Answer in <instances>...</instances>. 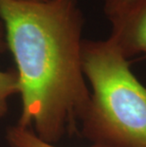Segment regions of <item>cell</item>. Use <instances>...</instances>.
<instances>
[{"label": "cell", "mask_w": 146, "mask_h": 147, "mask_svg": "<svg viewBox=\"0 0 146 147\" xmlns=\"http://www.w3.org/2000/svg\"><path fill=\"white\" fill-rule=\"evenodd\" d=\"M0 22L17 67L18 125L52 144L76 132L90 100L79 0H0Z\"/></svg>", "instance_id": "1"}, {"label": "cell", "mask_w": 146, "mask_h": 147, "mask_svg": "<svg viewBox=\"0 0 146 147\" xmlns=\"http://www.w3.org/2000/svg\"><path fill=\"white\" fill-rule=\"evenodd\" d=\"M82 65L91 86L81 132L100 147H146V86L109 38L83 39Z\"/></svg>", "instance_id": "2"}, {"label": "cell", "mask_w": 146, "mask_h": 147, "mask_svg": "<svg viewBox=\"0 0 146 147\" xmlns=\"http://www.w3.org/2000/svg\"><path fill=\"white\" fill-rule=\"evenodd\" d=\"M106 18L111 24L108 38L126 58L146 57V0H129Z\"/></svg>", "instance_id": "3"}, {"label": "cell", "mask_w": 146, "mask_h": 147, "mask_svg": "<svg viewBox=\"0 0 146 147\" xmlns=\"http://www.w3.org/2000/svg\"><path fill=\"white\" fill-rule=\"evenodd\" d=\"M7 140L11 147H57L40 139L32 129L21 127L18 124L8 130ZM91 147L100 146L92 145Z\"/></svg>", "instance_id": "4"}, {"label": "cell", "mask_w": 146, "mask_h": 147, "mask_svg": "<svg viewBox=\"0 0 146 147\" xmlns=\"http://www.w3.org/2000/svg\"><path fill=\"white\" fill-rule=\"evenodd\" d=\"M17 93H19V82L16 71L0 70V118L7 113L10 98Z\"/></svg>", "instance_id": "5"}, {"label": "cell", "mask_w": 146, "mask_h": 147, "mask_svg": "<svg viewBox=\"0 0 146 147\" xmlns=\"http://www.w3.org/2000/svg\"><path fill=\"white\" fill-rule=\"evenodd\" d=\"M128 1L129 0H104V11L105 16L108 17L114 13Z\"/></svg>", "instance_id": "6"}, {"label": "cell", "mask_w": 146, "mask_h": 147, "mask_svg": "<svg viewBox=\"0 0 146 147\" xmlns=\"http://www.w3.org/2000/svg\"><path fill=\"white\" fill-rule=\"evenodd\" d=\"M7 49V44H6L5 32L2 23L0 22V52H4Z\"/></svg>", "instance_id": "7"}, {"label": "cell", "mask_w": 146, "mask_h": 147, "mask_svg": "<svg viewBox=\"0 0 146 147\" xmlns=\"http://www.w3.org/2000/svg\"><path fill=\"white\" fill-rule=\"evenodd\" d=\"M22 1H44V0H22Z\"/></svg>", "instance_id": "8"}]
</instances>
